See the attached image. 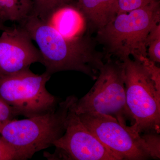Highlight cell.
<instances>
[{
	"label": "cell",
	"instance_id": "obj_1",
	"mask_svg": "<svg viewBox=\"0 0 160 160\" xmlns=\"http://www.w3.org/2000/svg\"><path fill=\"white\" fill-rule=\"evenodd\" d=\"M19 25L37 44L46 72L53 74L61 71L82 72L97 78L105 55L98 51L94 40L87 35L75 39L66 38L39 18L30 15Z\"/></svg>",
	"mask_w": 160,
	"mask_h": 160
},
{
	"label": "cell",
	"instance_id": "obj_2",
	"mask_svg": "<svg viewBox=\"0 0 160 160\" xmlns=\"http://www.w3.org/2000/svg\"><path fill=\"white\" fill-rule=\"evenodd\" d=\"M159 3L156 1L128 12L119 13L102 29L98 30L96 40L104 46L105 58L114 56L123 61L147 56L146 39L160 22Z\"/></svg>",
	"mask_w": 160,
	"mask_h": 160
},
{
	"label": "cell",
	"instance_id": "obj_3",
	"mask_svg": "<svg viewBox=\"0 0 160 160\" xmlns=\"http://www.w3.org/2000/svg\"><path fill=\"white\" fill-rule=\"evenodd\" d=\"M69 96L53 111L22 120L0 123V134L18 149L26 160L36 152L53 146L64 134L70 108L78 99Z\"/></svg>",
	"mask_w": 160,
	"mask_h": 160
},
{
	"label": "cell",
	"instance_id": "obj_4",
	"mask_svg": "<svg viewBox=\"0 0 160 160\" xmlns=\"http://www.w3.org/2000/svg\"><path fill=\"white\" fill-rule=\"evenodd\" d=\"M122 62L131 126L140 134H159L160 79L153 77L139 60L129 57Z\"/></svg>",
	"mask_w": 160,
	"mask_h": 160
},
{
	"label": "cell",
	"instance_id": "obj_5",
	"mask_svg": "<svg viewBox=\"0 0 160 160\" xmlns=\"http://www.w3.org/2000/svg\"><path fill=\"white\" fill-rule=\"evenodd\" d=\"M95 83L88 92L74 104L78 115L95 112L111 116L122 124L132 122L126 103L123 62L107 59L100 68Z\"/></svg>",
	"mask_w": 160,
	"mask_h": 160
},
{
	"label": "cell",
	"instance_id": "obj_6",
	"mask_svg": "<svg viewBox=\"0 0 160 160\" xmlns=\"http://www.w3.org/2000/svg\"><path fill=\"white\" fill-rule=\"evenodd\" d=\"M51 76L46 71L35 74L29 68L13 74H0V98L18 116L30 118L53 111L59 102L46 89Z\"/></svg>",
	"mask_w": 160,
	"mask_h": 160
},
{
	"label": "cell",
	"instance_id": "obj_7",
	"mask_svg": "<svg viewBox=\"0 0 160 160\" xmlns=\"http://www.w3.org/2000/svg\"><path fill=\"white\" fill-rule=\"evenodd\" d=\"M85 126L120 160L157 159L150 135H143L132 126L111 116L89 112L78 115Z\"/></svg>",
	"mask_w": 160,
	"mask_h": 160
},
{
	"label": "cell",
	"instance_id": "obj_8",
	"mask_svg": "<svg viewBox=\"0 0 160 160\" xmlns=\"http://www.w3.org/2000/svg\"><path fill=\"white\" fill-rule=\"evenodd\" d=\"M75 102L68 113L66 131L53 143L56 151L49 158L57 160H121L84 125L75 111Z\"/></svg>",
	"mask_w": 160,
	"mask_h": 160
},
{
	"label": "cell",
	"instance_id": "obj_9",
	"mask_svg": "<svg viewBox=\"0 0 160 160\" xmlns=\"http://www.w3.org/2000/svg\"><path fill=\"white\" fill-rule=\"evenodd\" d=\"M42 62L38 48L26 29L18 24L0 35V74H13Z\"/></svg>",
	"mask_w": 160,
	"mask_h": 160
},
{
	"label": "cell",
	"instance_id": "obj_10",
	"mask_svg": "<svg viewBox=\"0 0 160 160\" xmlns=\"http://www.w3.org/2000/svg\"><path fill=\"white\" fill-rule=\"evenodd\" d=\"M43 21L66 38L75 39L85 35L87 21L78 6L66 3L52 11Z\"/></svg>",
	"mask_w": 160,
	"mask_h": 160
},
{
	"label": "cell",
	"instance_id": "obj_11",
	"mask_svg": "<svg viewBox=\"0 0 160 160\" xmlns=\"http://www.w3.org/2000/svg\"><path fill=\"white\" fill-rule=\"evenodd\" d=\"M78 7L98 31L112 22L119 12L118 0H78Z\"/></svg>",
	"mask_w": 160,
	"mask_h": 160
},
{
	"label": "cell",
	"instance_id": "obj_12",
	"mask_svg": "<svg viewBox=\"0 0 160 160\" xmlns=\"http://www.w3.org/2000/svg\"><path fill=\"white\" fill-rule=\"evenodd\" d=\"M32 0H0V19L19 24L32 14Z\"/></svg>",
	"mask_w": 160,
	"mask_h": 160
},
{
	"label": "cell",
	"instance_id": "obj_13",
	"mask_svg": "<svg viewBox=\"0 0 160 160\" xmlns=\"http://www.w3.org/2000/svg\"><path fill=\"white\" fill-rule=\"evenodd\" d=\"M147 56L154 63L160 62V24H158L149 32L146 39Z\"/></svg>",
	"mask_w": 160,
	"mask_h": 160
},
{
	"label": "cell",
	"instance_id": "obj_14",
	"mask_svg": "<svg viewBox=\"0 0 160 160\" xmlns=\"http://www.w3.org/2000/svg\"><path fill=\"white\" fill-rule=\"evenodd\" d=\"M67 0H32L33 11L32 14L44 21L55 9L66 4Z\"/></svg>",
	"mask_w": 160,
	"mask_h": 160
},
{
	"label": "cell",
	"instance_id": "obj_15",
	"mask_svg": "<svg viewBox=\"0 0 160 160\" xmlns=\"http://www.w3.org/2000/svg\"><path fill=\"white\" fill-rule=\"evenodd\" d=\"M26 157L0 134V160H26Z\"/></svg>",
	"mask_w": 160,
	"mask_h": 160
},
{
	"label": "cell",
	"instance_id": "obj_16",
	"mask_svg": "<svg viewBox=\"0 0 160 160\" xmlns=\"http://www.w3.org/2000/svg\"><path fill=\"white\" fill-rule=\"evenodd\" d=\"M156 0H118L119 12L118 14L128 12L153 2Z\"/></svg>",
	"mask_w": 160,
	"mask_h": 160
},
{
	"label": "cell",
	"instance_id": "obj_17",
	"mask_svg": "<svg viewBox=\"0 0 160 160\" xmlns=\"http://www.w3.org/2000/svg\"><path fill=\"white\" fill-rule=\"evenodd\" d=\"M18 116L15 110L0 98V123L13 119Z\"/></svg>",
	"mask_w": 160,
	"mask_h": 160
},
{
	"label": "cell",
	"instance_id": "obj_18",
	"mask_svg": "<svg viewBox=\"0 0 160 160\" xmlns=\"http://www.w3.org/2000/svg\"><path fill=\"white\" fill-rule=\"evenodd\" d=\"M10 27L9 26H6L5 24V22H2L1 19H0V30L1 31H5V30H8L10 29Z\"/></svg>",
	"mask_w": 160,
	"mask_h": 160
}]
</instances>
